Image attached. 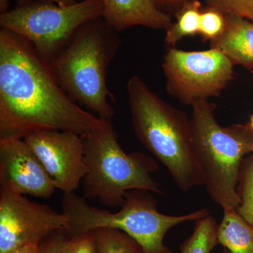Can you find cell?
Here are the masks:
<instances>
[{"label": "cell", "mask_w": 253, "mask_h": 253, "mask_svg": "<svg viewBox=\"0 0 253 253\" xmlns=\"http://www.w3.org/2000/svg\"></svg>", "instance_id": "f1b7e54d"}, {"label": "cell", "mask_w": 253, "mask_h": 253, "mask_svg": "<svg viewBox=\"0 0 253 253\" xmlns=\"http://www.w3.org/2000/svg\"><path fill=\"white\" fill-rule=\"evenodd\" d=\"M189 0H153L158 9L171 16L175 14Z\"/></svg>", "instance_id": "603a6c76"}, {"label": "cell", "mask_w": 253, "mask_h": 253, "mask_svg": "<svg viewBox=\"0 0 253 253\" xmlns=\"http://www.w3.org/2000/svg\"><path fill=\"white\" fill-rule=\"evenodd\" d=\"M202 4L199 0H189L174 14L175 22L166 30L165 41L174 46L183 38L199 34Z\"/></svg>", "instance_id": "9a60e30c"}, {"label": "cell", "mask_w": 253, "mask_h": 253, "mask_svg": "<svg viewBox=\"0 0 253 253\" xmlns=\"http://www.w3.org/2000/svg\"><path fill=\"white\" fill-rule=\"evenodd\" d=\"M237 190L240 204L236 211L253 226V155L243 161Z\"/></svg>", "instance_id": "ac0fdd59"}, {"label": "cell", "mask_w": 253, "mask_h": 253, "mask_svg": "<svg viewBox=\"0 0 253 253\" xmlns=\"http://www.w3.org/2000/svg\"><path fill=\"white\" fill-rule=\"evenodd\" d=\"M248 125H249V126L251 128V129L253 130V115L251 116V118H250V121L249 123H248Z\"/></svg>", "instance_id": "4316f807"}, {"label": "cell", "mask_w": 253, "mask_h": 253, "mask_svg": "<svg viewBox=\"0 0 253 253\" xmlns=\"http://www.w3.org/2000/svg\"><path fill=\"white\" fill-rule=\"evenodd\" d=\"M226 26V15L206 6L203 8L199 35L204 41L212 42L221 36Z\"/></svg>", "instance_id": "d6986e66"}, {"label": "cell", "mask_w": 253, "mask_h": 253, "mask_svg": "<svg viewBox=\"0 0 253 253\" xmlns=\"http://www.w3.org/2000/svg\"><path fill=\"white\" fill-rule=\"evenodd\" d=\"M94 232L99 253H142L137 243L123 231L99 229Z\"/></svg>", "instance_id": "e0dca14e"}, {"label": "cell", "mask_w": 253, "mask_h": 253, "mask_svg": "<svg viewBox=\"0 0 253 253\" xmlns=\"http://www.w3.org/2000/svg\"><path fill=\"white\" fill-rule=\"evenodd\" d=\"M218 228V244L231 253H253V226L236 209H224Z\"/></svg>", "instance_id": "5bb4252c"}, {"label": "cell", "mask_w": 253, "mask_h": 253, "mask_svg": "<svg viewBox=\"0 0 253 253\" xmlns=\"http://www.w3.org/2000/svg\"><path fill=\"white\" fill-rule=\"evenodd\" d=\"M68 229L69 219L64 213L0 189V253L38 245L53 233Z\"/></svg>", "instance_id": "9c48e42d"}, {"label": "cell", "mask_w": 253, "mask_h": 253, "mask_svg": "<svg viewBox=\"0 0 253 253\" xmlns=\"http://www.w3.org/2000/svg\"><path fill=\"white\" fill-rule=\"evenodd\" d=\"M162 66L168 94L191 106L217 97L234 78V63L214 48L195 51L171 48Z\"/></svg>", "instance_id": "ba28073f"}, {"label": "cell", "mask_w": 253, "mask_h": 253, "mask_svg": "<svg viewBox=\"0 0 253 253\" xmlns=\"http://www.w3.org/2000/svg\"><path fill=\"white\" fill-rule=\"evenodd\" d=\"M38 245L25 246V247L21 248L11 253H38Z\"/></svg>", "instance_id": "d4e9b609"}, {"label": "cell", "mask_w": 253, "mask_h": 253, "mask_svg": "<svg viewBox=\"0 0 253 253\" xmlns=\"http://www.w3.org/2000/svg\"><path fill=\"white\" fill-rule=\"evenodd\" d=\"M33 1H36V0H16L17 5L26 4ZM47 1H52V2L62 6H71V5L76 4L78 2L76 0H47Z\"/></svg>", "instance_id": "cb8c5ba5"}, {"label": "cell", "mask_w": 253, "mask_h": 253, "mask_svg": "<svg viewBox=\"0 0 253 253\" xmlns=\"http://www.w3.org/2000/svg\"><path fill=\"white\" fill-rule=\"evenodd\" d=\"M87 172L83 179V197L97 199L104 206L121 208L131 190L163 195L151 174L158 169L153 158L140 152L127 154L118 140L112 122H105L81 136Z\"/></svg>", "instance_id": "8992f818"}, {"label": "cell", "mask_w": 253, "mask_h": 253, "mask_svg": "<svg viewBox=\"0 0 253 253\" xmlns=\"http://www.w3.org/2000/svg\"><path fill=\"white\" fill-rule=\"evenodd\" d=\"M121 40L118 31L102 17L78 28L71 41L49 61L56 81L74 102L112 122L114 94L106 83L108 68L114 59Z\"/></svg>", "instance_id": "3957f363"}, {"label": "cell", "mask_w": 253, "mask_h": 253, "mask_svg": "<svg viewBox=\"0 0 253 253\" xmlns=\"http://www.w3.org/2000/svg\"><path fill=\"white\" fill-rule=\"evenodd\" d=\"M103 13L102 0H83L67 6L36 0L0 14V26L27 40L49 62L67 45L78 28L102 17Z\"/></svg>", "instance_id": "52a82bcc"}, {"label": "cell", "mask_w": 253, "mask_h": 253, "mask_svg": "<svg viewBox=\"0 0 253 253\" xmlns=\"http://www.w3.org/2000/svg\"><path fill=\"white\" fill-rule=\"evenodd\" d=\"M0 189L49 199L56 189L26 141L8 139H0Z\"/></svg>", "instance_id": "8fae6325"}, {"label": "cell", "mask_w": 253, "mask_h": 253, "mask_svg": "<svg viewBox=\"0 0 253 253\" xmlns=\"http://www.w3.org/2000/svg\"><path fill=\"white\" fill-rule=\"evenodd\" d=\"M211 48L220 51L234 65L253 71V22L233 15H226L224 31L211 42Z\"/></svg>", "instance_id": "4fadbf2b"}, {"label": "cell", "mask_w": 253, "mask_h": 253, "mask_svg": "<svg viewBox=\"0 0 253 253\" xmlns=\"http://www.w3.org/2000/svg\"><path fill=\"white\" fill-rule=\"evenodd\" d=\"M207 6L225 15H233L253 22V0H204Z\"/></svg>", "instance_id": "ffe728a7"}, {"label": "cell", "mask_w": 253, "mask_h": 253, "mask_svg": "<svg viewBox=\"0 0 253 253\" xmlns=\"http://www.w3.org/2000/svg\"><path fill=\"white\" fill-rule=\"evenodd\" d=\"M102 18L111 27L121 31L134 26L167 30L172 16L158 9L153 0H102Z\"/></svg>", "instance_id": "7c38bea8"}, {"label": "cell", "mask_w": 253, "mask_h": 253, "mask_svg": "<svg viewBox=\"0 0 253 253\" xmlns=\"http://www.w3.org/2000/svg\"><path fill=\"white\" fill-rule=\"evenodd\" d=\"M9 0H0V13L6 12L9 10Z\"/></svg>", "instance_id": "484cf974"}, {"label": "cell", "mask_w": 253, "mask_h": 253, "mask_svg": "<svg viewBox=\"0 0 253 253\" xmlns=\"http://www.w3.org/2000/svg\"><path fill=\"white\" fill-rule=\"evenodd\" d=\"M62 253H99L94 231L71 236L66 240Z\"/></svg>", "instance_id": "44dd1931"}, {"label": "cell", "mask_w": 253, "mask_h": 253, "mask_svg": "<svg viewBox=\"0 0 253 253\" xmlns=\"http://www.w3.org/2000/svg\"><path fill=\"white\" fill-rule=\"evenodd\" d=\"M105 121L78 106L56 81L49 61L27 40L0 30V139L58 130L83 136Z\"/></svg>", "instance_id": "6da1fadb"}, {"label": "cell", "mask_w": 253, "mask_h": 253, "mask_svg": "<svg viewBox=\"0 0 253 253\" xmlns=\"http://www.w3.org/2000/svg\"><path fill=\"white\" fill-rule=\"evenodd\" d=\"M63 212L69 219L68 233L71 236L113 229L130 236L140 246L142 253H172L164 244V238L172 228L197 221L211 214L207 208L182 215H168L158 212L157 201L146 190H131L125 195L119 211L111 212L91 206L84 197L64 193Z\"/></svg>", "instance_id": "277c9868"}, {"label": "cell", "mask_w": 253, "mask_h": 253, "mask_svg": "<svg viewBox=\"0 0 253 253\" xmlns=\"http://www.w3.org/2000/svg\"><path fill=\"white\" fill-rule=\"evenodd\" d=\"M126 91L131 125L143 146L166 168L183 192L204 186L191 118L155 94L138 76L128 81Z\"/></svg>", "instance_id": "7a4b0ae2"}, {"label": "cell", "mask_w": 253, "mask_h": 253, "mask_svg": "<svg viewBox=\"0 0 253 253\" xmlns=\"http://www.w3.org/2000/svg\"><path fill=\"white\" fill-rule=\"evenodd\" d=\"M66 231H58L42 240L38 245V253H62V250L68 238L64 235Z\"/></svg>", "instance_id": "7402d4cb"}, {"label": "cell", "mask_w": 253, "mask_h": 253, "mask_svg": "<svg viewBox=\"0 0 253 253\" xmlns=\"http://www.w3.org/2000/svg\"><path fill=\"white\" fill-rule=\"evenodd\" d=\"M222 253H231L229 252V251H228V250L224 249V251H223Z\"/></svg>", "instance_id": "83f0119b"}, {"label": "cell", "mask_w": 253, "mask_h": 253, "mask_svg": "<svg viewBox=\"0 0 253 253\" xmlns=\"http://www.w3.org/2000/svg\"><path fill=\"white\" fill-rule=\"evenodd\" d=\"M23 140L41 161L56 189L74 192L87 172L81 136L68 131H34Z\"/></svg>", "instance_id": "30bf717a"}, {"label": "cell", "mask_w": 253, "mask_h": 253, "mask_svg": "<svg viewBox=\"0 0 253 253\" xmlns=\"http://www.w3.org/2000/svg\"><path fill=\"white\" fill-rule=\"evenodd\" d=\"M191 123L195 151L204 171L211 199L224 209H237L241 164L253 154V130L249 125L222 127L216 121V105L201 100L191 105Z\"/></svg>", "instance_id": "5b68a950"}, {"label": "cell", "mask_w": 253, "mask_h": 253, "mask_svg": "<svg viewBox=\"0 0 253 253\" xmlns=\"http://www.w3.org/2000/svg\"><path fill=\"white\" fill-rule=\"evenodd\" d=\"M218 228L219 224L211 214L196 221L192 234L181 244V253H211L219 244Z\"/></svg>", "instance_id": "2e32d148"}]
</instances>
